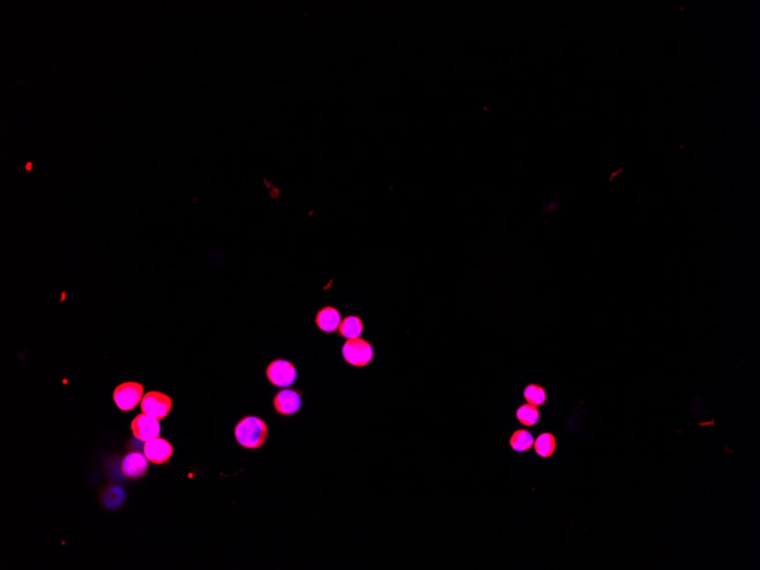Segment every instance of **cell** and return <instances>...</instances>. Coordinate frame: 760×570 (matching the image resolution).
<instances>
[{
	"instance_id": "6da1fadb",
	"label": "cell",
	"mask_w": 760,
	"mask_h": 570,
	"mask_svg": "<svg viewBox=\"0 0 760 570\" xmlns=\"http://www.w3.org/2000/svg\"><path fill=\"white\" fill-rule=\"evenodd\" d=\"M268 434V426L258 417H245L234 427L236 441L247 450H256L263 447Z\"/></svg>"
},
{
	"instance_id": "7a4b0ae2",
	"label": "cell",
	"mask_w": 760,
	"mask_h": 570,
	"mask_svg": "<svg viewBox=\"0 0 760 570\" xmlns=\"http://www.w3.org/2000/svg\"><path fill=\"white\" fill-rule=\"evenodd\" d=\"M371 344L364 338L346 339L342 346V357L352 367L364 368L373 360Z\"/></svg>"
},
{
	"instance_id": "3957f363",
	"label": "cell",
	"mask_w": 760,
	"mask_h": 570,
	"mask_svg": "<svg viewBox=\"0 0 760 570\" xmlns=\"http://www.w3.org/2000/svg\"><path fill=\"white\" fill-rule=\"evenodd\" d=\"M265 375L271 385L278 389H288L295 382L297 371L290 361L276 359L268 364Z\"/></svg>"
},
{
	"instance_id": "277c9868",
	"label": "cell",
	"mask_w": 760,
	"mask_h": 570,
	"mask_svg": "<svg viewBox=\"0 0 760 570\" xmlns=\"http://www.w3.org/2000/svg\"><path fill=\"white\" fill-rule=\"evenodd\" d=\"M144 398V387L138 382H124L117 386L113 393L117 407L122 411H130L138 405Z\"/></svg>"
},
{
	"instance_id": "5b68a950",
	"label": "cell",
	"mask_w": 760,
	"mask_h": 570,
	"mask_svg": "<svg viewBox=\"0 0 760 570\" xmlns=\"http://www.w3.org/2000/svg\"><path fill=\"white\" fill-rule=\"evenodd\" d=\"M140 407L142 413H146L155 419L162 420L171 412L172 400L160 391H148L142 398Z\"/></svg>"
},
{
	"instance_id": "8992f818",
	"label": "cell",
	"mask_w": 760,
	"mask_h": 570,
	"mask_svg": "<svg viewBox=\"0 0 760 570\" xmlns=\"http://www.w3.org/2000/svg\"><path fill=\"white\" fill-rule=\"evenodd\" d=\"M302 407L301 393L296 389H285L274 395V407L281 416H294Z\"/></svg>"
},
{
	"instance_id": "52a82bcc",
	"label": "cell",
	"mask_w": 760,
	"mask_h": 570,
	"mask_svg": "<svg viewBox=\"0 0 760 570\" xmlns=\"http://www.w3.org/2000/svg\"><path fill=\"white\" fill-rule=\"evenodd\" d=\"M131 430H133V436L138 438L139 441H151L158 437L161 432L160 423L153 417L142 413L133 420Z\"/></svg>"
},
{
	"instance_id": "ba28073f",
	"label": "cell",
	"mask_w": 760,
	"mask_h": 570,
	"mask_svg": "<svg viewBox=\"0 0 760 570\" xmlns=\"http://www.w3.org/2000/svg\"><path fill=\"white\" fill-rule=\"evenodd\" d=\"M144 454H145L148 461L156 463V465H162V463H167L171 459L173 454V447L167 440L156 437L154 440H151V441L145 442Z\"/></svg>"
},
{
	"instance_id": "9c48e42d",
	"label": "cell",
	"mask_w": 760,
	"mask_h": 570,
	"mask_svg": "<svg viewBox=\"0 0 760 570\" xmlns=\"http://www.w3.org/2000/svg\"><path fill=\"white\" fill-rule=\"evenodd\" d=\"M148 460L146 456L138 452H133L124 456L121 463V470L126 477L131 479L142 477L148 468Z\"/></svg>"
},
{
	"instance_id": "30bf717a",
	"label": "cell",
	"mask_w": 760,
	"mask_h": 570,
	"mask_svg": "<svg viewBox=\"0 0 760 570\" xmlns=\"http://www.w3.org/2000/svg\"><path fill=\"white\" fill-rule=\"evenodd\" d=\"M314 322L322 333H333L338 330L342 317L337 308L334 306H325L318 311Z\"/></svg>"
},
{
	"instance_id": "8fae6325",
	"label": "cell",
	"mask_w": 760,
	"mask_h": 570,
	"mask_svg": "<svg viewBox=\"0 0 760 570\" xmlns=\"http://www.w3.org/2000/svg\"><path fill=\"white\" fill-rule=\"evenodd\" d=\"M337 331L345 339L360 338L364 333V322L357 315H348L343 319Z\"/></svg>"
},
{
	"instance_id": "7c38bea8",
	"label": "cell",
	"mask_w": 760,
	"mask_h": 570,
	"mask_svg": "<svg viewBox=\"0 0 760 570\" xmlns=\"http://www.w3.org/2000/svg\"><path fill=\"white\" fill-rule=\"evenodd\" d=\"M532 447L537 456L548 459L556 451V437L550 433H543L536 438Z\"/></svg>"
},
{
	"instance_id": "4fadbf2b",
	"label": "cell",
	"mask_w": 760,
	"mask_h": 570,
	"mask_svg": "<svg viewBox=\"0 0 760 570\" xmlns=\"http://www.w3.org/2000/svg\"><path fill=\"white\" fill-rule=\"evenodd\" d=\"M534 445V437L526 429H519L512 434L510 438V447L514 452H527Z\"/></svg>"
},
{
	"instance_id": "5bb4252c",
	"label": "cell",
	"mask_w": 760,
	"mask_h": 570,
	"mask_svg": "<svg viewBox=\"0 0 760 570\" xmlns=\"http://www.w3.org/2000/svg\"><path fill=\"white\" fill-rule=\"evenodd\" d=\"M516 418L521 425L526 426V427H532L535 426L539 419V411L537 407L532 405V404L527 403L523 404L521 407H518L516 411Z\"/></svg>"
},
{
	"instance_id": "9a60e30c",
	"label": "cell",
	"mask_w": 760,
	"mask_h": 570,
	"mask_svg": "<svg viewBox=\"0 0 760 570\" xmlns=\"http://www.w3.org/2000/svg\"><path fill=\"white\" fill-rule=\"evenodd\" d=\"M523 398L526 400L527 403L539 407L546 401V393L541 386L530 384L523 391Z\"/></svg>"
}]
</instances>
